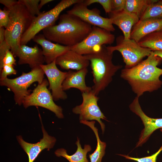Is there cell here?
<instances>
[{
    "mask_svg": "<svg viewBox=\"0 0 162 162\" xmlns=\"http://www.w3.org/2000/svg\"><path fill=\"white\" fill-rule=\"evenodd\" d=\"M162 61V58L154 55L152 51L146 59L135 66L123 69L121 77L127 81L139 98L145 92H152L161 87L162 81L159 78L162 75V69L157 66Z\"/></svg>",
    "mask_w": 162,
    "mask_h": 162,
    "instance_id": "obj_1",
    "label": "cell"
},
{
    "mask_svg": "<svg viewBox=\"0 0 162 162\" xmlns=\"http://www.w3.org/2000/svg\"><path fill=\"white\" fill-rule=\"evenodd\" d=\"M92 27L78 16L67 13L60 16L58 25L46 28L42 31L47 40L71 47L86 38Z\"/></svg>",
    "mask_w": 162,
    "mask_h": 162,
    "instance_id": "obj_2",
    "label": "cell"
},
{
    "mask_svg": "<svg viewBox=\"0 0 162 162\" xmlns=\"http://www.w3.org/2000/svg\"><path fill=\"white\" fill-rule=\"evenodd\" d=\"M113 53L104 45L98 51L84 55L90 62L94 83L92 91L96 96L108 86L113 76L122 67V65L113 63Z\"/></svg>",
    "mask_w": 162,
    "mask_h": 162,
    "instance_id": "obj_3",
    "label": "cell"
},
{
    "mask_svg": "<svg viewBox=\"0 0 162 162\" xmlns=\"http://www.w3.org/2000/svg\"><path fill=\"white\" fill-rule=\"evenodd\" d=\"M10 21L5 29V39L15 56L20 46L21 38L36 16H32L19 0L8 9Z\"/></svg>",
    "mask_w": 162,
    "mask_h": 162,
    "instance_id": "obj_4",
    "label": "cell"
},
{
    "mask_svg": "<svg viewBox=\"0 0 162 162\" xmlns=\"http://www.w3.org/2000/svg\"><path fill=\"white\" fill-rule=\"evenodd\" d=\"M44 74L40 66L32 69L28 73L22 72L21 75L15 78L10 79L7 77L0 81V85L7 87L14 94L16 103L21 105L24 98L31 93V91L28 89L29 87L35 82L41 83L44 79Z\"/></svg>",
    "mask_w": 162,
    "mask_h": 162,
    "instance_id": "obj_5",
    "label": "cell"
},
{
    "mask_svg": "<svg viewBox=\"0 0 162 162\" xmlns=\"http://www.w3.org/2000/svg\"><path fill=\"white\" fill-rule=\"evenodd\" d=\"M81 0H62L51 10L45 13H41L36 16L23 35L20 41V45H26L40 31L54 25L63 10Z\"/></svg>",
    "mask_w": 162,
    "mask_h": 162,
    "instance_id": "obj_6",
    "label": "cell"
},
{
    "mask_svg": "<svg viewBox=\"0 0 162 162\" xmlns=\"http://www.w3.org/2000/svg\"><path fill=\"white\" fill-rule=\"evenodd\" d=\"M107 48L112 52L118 51L121 53L126 68L135 66L142 61L143 58L149 56L152 51L149 48L140 46L133 39H124L122 35L116 38V45L107 46Z\"/></svg>",
    "mask_w": 162,
    "mask_h": 162,
    "instance_id": "obj_7",
    "label": "cell"
},
{
    "mask_svg": "<svg viewBox=\"0 0 162 162\" xmlns=\"http://www.w3.org/2000/svg\"><path fill=\"white\" fill-rule=\"evenodd\" d=\"M48 81L44 79L42 82L38 84L32 93L23 99L22 104L26 108L31 106L42 107L54 112L58 118H64L62 109L54 102L52 94L47 86Z\"/></svg>",
    "mask_w": 162,
    "mask_h": 162,
    "instance_id": "obj_8",
    "label": "cell"
},
{
    "mask_svg": "<svg viewBox=\"0 0 162 162\" xmlns=\"http://www.w3.org/2000/svg\"><path fill=\"white\" fill-rule=\"evenodd\" d=\"M115 39V36L111 32L95 26L83 41L70 47V49L83 55L90 54L98 51L101 46L111 44Z\"/></svg>",
    "mask_w": 162,
    "mask_h": 162,
    "instance_id": "obj_9",
    "label": "cell"
},
{
    "mask_svg": "<svg viewBox=\"0 0 162 162\" xmlns=\"http://www.w3.org/2000/svg\"><path fill=\"white\" fill-rule=\"evenodd\" d=\"M82 103L74 108L72 109L73 112L79 115L80 121H97L100 124L103 134L105 125L101 119L107 120L98 105V101L99 98L93 93L92 91L82 93Z\"/></svg>",
    "mask_w": 162,
    "mask_h": 162,
    "instance_id": "obj_10",
    "label": "cell"
},
{
    "mask_svg": "<svg viewBox=\"0 0 162 162\" xmlns=\"http://www.w3.org/2000/svg\"><path fill=\"white\" fill-rule=\"evenodd\" d=\"M87 7L84 0H81L74 4L67 13L78 16L93 26L99 27L110 32L115 31L111 19L101 16L100 12L98 9L94 8L90 10Z\"/></svg>",
    "mask_w": 162,
    "mask_h": 162,
    "instance_id": "obj_11",
    "label": "cell"
},
{
    "mask_svg": "<svg viewBox=\"0 0 162 162\" xmlns=\"http://www.w3.org/2000/svg\"><path fill=\"white\" fill-rule=\"evenodd\" d=\"M40 67L46 75L49 83V89L52 91V94L55 101L65 100L67 95L63 91L62 84L67 74L62 71L56 66V60L48 64H41Z\"/></svg>",
    "mask_w": 162,
    "mask_h": 162,
    "instance_id": "obj_12",
    "label": "cell"
},
{
    "mask_svg": "<svg viewBox=\"0 0 162 162\" xmlns=\"http://www.w3.org/2000/svg\"><path fill=\"white\" fill-rule=\"evenodd\" d=\"M139 98V97L136 96L129 105L130 110L140 118L144 126L136 147L141 146L146 142L155 130L162 128V118H155L148 116L141 108Z\"/></svg>",
    "mask_w": 162,
    "mask_h": 162,
    "instance_id": "obj_13",
    "label": "cell"
},
{
    "mask_svg": "<svg viewBox=\"0 0 162 162\" xmlns=\"http://www.w3.org/2000/svg\"><path fill=\"white\" fill-rule=\"evenodd\" d=\"M42 130L43 138L37 143H29L25 141L21 136H17L18 142L28 155V162H33L41 151L45 149L49 150L55 144L56 139L48 135L42 124Z\"/></svg>",
    "mask_w": 162,
    "mask_h": 162,
    "instance_id": "obj_14",
    "label": "cell"
},
{
    "mask_svg": "<svg viewBox=\"0 0 162 162\" xmlns=\"http://www.w3.org/2000/svg\"><path fill=\"white\" fill-rule=\"evenodd\" d=\"M15 56L19 58V64H28L32 69L39 67L45 62L42 50L37 45L33 47L21 45Z\"/></svg>",
    "mask_w": 162,
    "mask_h": 162,
    "instance_id": "obj_15",
    "label": "cell"
},
{
    "mask_svg": "<svg viewBox=\"0 0 162 162\" xmlns=\"http://www.w3.org/2000/svg\"><path fill=\"white\" fill-rule=\"evenodd\" d=\"M56 63L62 69L77 71L87 68L90 62L84 55L70 49L58 57Z\"/></svg>",
    "mask_w": 162,
    "mask_h": 162,
    "instance_id": "obj_16",
    "label": "cell"
},
{
    "mask_svg": "<svg viewBox=\"0 0 162 162\" xmlns=\"http://www.w3.org/2000/svg\"><path fill=\"white\" fill-rule=\"evenodd\" d=\"M32 40L41 46L45 62L46 64L52 62L70 49L69 46L52 43L47 40L43 34L36 35Z\"/></svg>",
    "mask_w": 162,
    "mask_h": 162,
    "instance_id": "obj_17",
    "label": "cell"
},
{
    "mask_svg": "<svg viewBox=\"0 0 162 162\" xmlns=\"http://www.w3.org/2000/svg\"><path fill=\"white\" fill-rule=\"evenodd\" d=\"M162 31V19L149 18L139 20L133 26L130 38L137 42L145 36L153 32Z\"/></svg>",
    "mask_w": 162,
    "mask_h": 162,
    "instance_id": "obj_18",
    "label": "cell"
},
{
    "mask_svg": "<svg viewBox=\"0 0 162 162\" xmlns=\"http://www.w3.org/2000/svg\"><path fill=\"white\" fill-rule=\"evenodd\" d=\"M108 14L112 24L117 26L122 32L124 39H130L132 29L139 21V18L135 15L124 10L118 12L111 11Z\"/></svg>",
    "mask_w": 162,
    "mask_h": 162,
    "instance_id": "obj_19",
    "label": "cell"
},
{
    "mask_svg": "<svg viewBox=\"0 0 162 162\" xmlns=\"http://www.w3.org/2000/svg\"><path fill=\"white\" fill-rule=\"evenodd\" d=\"M88 72L87 68L76 72L70 70L67 72V76L62 84L63 91L74 88L79 89L82 93L91 91L92 87L87 86L85 82V77Z\"/></svg>",
    "mask_w": 162,
    "mask_h": 162,
    "instance_id": "obj_20",
    "label": "cell"
},
{
    "mask_svg": "<svg viewBox=\"0 0 162 162\" xmlns=\"http://www.w3.org/2000/svg\"><path fill=\"white\" fill-rule=\"evenodd\" d=\"M77 138V141L76 142L77 149L74 154L69 155L66 149L60 148L57 149L55 152L56 156L63 157L69 162H88L87 158V154L91 151V146L89 145H85L84 148H82L80 143L79 139L78 137Z\"/></svg>",
    "mask_w": 162,
    "mask_h": 162,
    "instance_id": "obj_21",
    "label": "cell"
},
{
    "mask_svg": "<svg viewBox=\"0 0 162 162\" xmlns=\"http://www.w3.org/2000/svg\"><path fill=\"white\" fill-rule=\"evenodd\" d=\"M80 122L89 127L93 131L96 138L97 145L96 149L93 153L89 154L90 162H101L102 158L105 154L106 144L100 140L98 135V129L94 126L95 122L94 121L81 120Z\"/></svg>",
    "mask_w": 162,
    "mask_h": 162,
    "instance_id": "obj_22",
    "label": "cell"
},
{
    "mask_svg": "<svg viewBox=\"0 0 162 162\" xmlns=\"http://www.w3.org/2000/svg\"><path fill=\"white\" fill-rule=\"evenodd\" d=\"M156 0H126L124 10L141 18L149 5Z\"/></svg>",
    "mask_w": 162,
    "mask_h": 162,
    "instance_id": "obj_23",
    "label": "cell"
},
{
    "mask_svg": "<svg viewBox=\"0 0 162 162\" xmlns=\"http://www.w3.org/2000/svg\"><path fill=\"white\" fill-rule=\"evenodd\" d=\"M138 43L140 46L152 51H162V31L155 32L145 36Z\"/></svg>",
    "mask_w": 162,
    "mask_h": 162,
    "instance_id": "obj_24",
    "label": "cell"
},
{
    "mask_svg": "<svg viewBox=\"0 0 162 162\" xmlns=\"http://www.w3.org/2000/svg\"><path fill=\"white\" fill-rule=\"evenodd\" d=\"M149 18L162 19V0H156L150 4L139 20Z\"/></svg>",
    "mask_w": 162,
    "mask_h": 162,
    "instance_id": "obj_25",
    "label": "cell"
},
{
    "mask_svg": "<svg viewBox=\"0 0 162 162\" xmlns=\"http://www.w3.org/2000/svg\"><path fill=\"white\" fill-rule=\"evenodd\" d=\"M26 8L29 13L33 16H36L41 13L38 8L39 0H19Z\"/></svg>",
    "mask_w": 162,
    "mask_h": 162,
    "instance_id": "obj_26",
    "label": "cell"
},
{
    "mask_svg": "<svg viewBox=\"0 0 162 162\" xmlns=\"http://www.w3.org/2000/svg\"><path fill=\"white\" fill-rule=\"evenodd\" d=\"M162 151V145L157 152L148 156L141 158H136L130 157L128 155L124 154L118 155L124 157L127 159L134 160L137 162H156L157 156Z\"/></svg>",
    "mask_w": 162,
    "mask_h": 162,
    "instance_id": "obj_27",
    "label": "cell"
},
{
    "mask_svg": "<svg viewBox=\"0 0 162 162\" xmlns=\"http://www.w3.org/2000/svg\"><path fill=\"white\" fill-rule=\"evenodd\" d=\"M84 2L87 5L94 3H98L103 7L106 13L109 14L112 11V0H86Z\"/></svg>",
    "mask_w": 162,
    "mask_h": 162,
    "instance_id": "obj_28",
    "label": "cell"
},
{
    "mask_svg": "<svg viewBox=\"0 0 162 162\" xmlns=\"http://www.w3.org/2000/svg\"><path fill=\"white\" fill-rule=\"evenodd\" d=\"M10 11L6 8L3 10L0 9V27H8L10 21Z\"/></svg>",
    "mask_w": 162,
    "mask_h": 162,
    "instance_id": "obj_29",
    "label": "cell"
},
{
    "mask_svg": "<svg viewBox=\"0 0 162 162\" xmlns=\"http://www.w3.org/2000/svg\"><path fill=\"white\" fill-rule=\"evenodd\" d=\"M14 66L4 65L0 72V81L2 80L7 77V76L11 75H16L17 71Z\"/></svg>",
    "mask_w": 162,
    "mask_h": 162,
    "instance_id": "obj_30",
    "label": "cell"
},
{
    "mask_svg": "<svg viewBox=\"0 0 162 162\" xmlns=\"http://www.w3.org/2000/svg\"><path fill=\"white\" fill-rule=\"evenodd\" d=\"M10 50H11L10 46L5 40L0 44V71L3 67V61L4 57L6 52Z\"/></svg>",
    "mask_w": 162,
    "mask_h": 162,
    "instance_id": "obj_31",
    "label": "cell"
},
{
    "mask_svg": "<svg viewBox=\"0 0 162 162\" xmlns=\"http://www.w3.org/2000/svg\"><path fill=\"white\" fill-rule=\"evenodd\" d=\"M126 0H112V11L118 12L124 10Z\"/></svg>",
    "mask_w": 162,
    "mask_h": 162,
    "instance_id": "obj_32",
    "label": "cell"
},
{
    "mask_svg": "<svg viewBox=\"0 0 162 162\" xmlns=\"http://www.w3.org/2000/svg\"><path fill=\"white\" fill-rule=\"evenodd\" d=\"M12 52L10 50L6 53L3 61V66L4 65H8L14 66L16 64V60Z\"/></svg>",
    "mask_w": 162,
    "mask_h": 162,
    "instance_id": "obj_33",
    "label": "cell"
},
{
    "mask_svg": "<svg viewBox=\"0 0 162 162\" xmlns=\"http://www.w3.org/2000/svg\"><path fill=\"white\" fill-rule=\"evenodd\" d=\"M17 1L14 0H0V3L4 5L6 8L9 9L15 4Z\"/></svg>",
    "mask_w": 162,
    "mask_h": 162,
    "instance_id": "obj_34",
    "label": "cell"
},
{
    "mask_svg": "<svg viewBox=\"0 0 162 162\" xmlns=\"http://www.w3.org/2000/svg\"><path fill=\"white\" fill-rule=\"evenodd\" d=\"M5 30L3 27H0V44L5 40Z\"/></svg>",
    "mask_w": 162,
    "mask_h": 162,
    "instance_id": "obj_35",
    "label": "cell"
},
{
    "mask_svg": "<svg viewBox=\"0 0 162 162\" xmlns=\"http://www.w3.org/2000/svg\"><path fill=\"white\" fill-rule=\"evenodd\" d=\"M53 1V0H41L39 4L38 8L40 10L42 7L47 3Z\"/></svg>",
    "mask_w": 162,
    "mask_h": 162,
    "instance_id": "obj_36",
    "label": "cell"
},
{
    "mask_svg": "<svg viewBox=\"0 0 162 162\" xmlns=\"http://www.w3.org/2000/svg\"><path fill=\"white\" fill-rule=\"evenodd\" d=\"M154 55L162 58V51L155 50L153 51Z\"/></svg>",
    "mask_w": 162,
    "mask_h": 162,
    "instance_id": "obj_37",
    "label": "cell"
},
{
    "mask_svg": "<svg viewBox=\"0 0 162 162\" xmlns=\"http://www.w3.org/2000/svg\"><path fill=\"white\" fill-rule=\"evenodd\" d=\"M160 131L162 132V128L160 129Z\"/></svg>",
    "mask_w": 162,
    "mask_h": 162,
    "instance_id": "obj_38",
    "label": "cell"
}]
</instances>
